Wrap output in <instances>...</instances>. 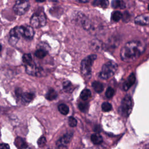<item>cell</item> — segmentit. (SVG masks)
I'll return each instance as SVG.
<instances>
[{
    "instance_id": "obj_32",
    "label": "cell",
    "mask_w": 149,
    "mask_h": 149,
    "mask_svg": "<svg viewBox=\"0 0 149 149\" xmlns=\"http://www.w3.org/2000/svg\"><path fill=\"white\" fill-rule=\"evenodd\" d=\"M19 38H17L15 36H10V38L9 40V43L12 45H15L18 41Z\"/></svg>"
},
{
    "instance_id": "obj_3",
    "label": "cell",
    "mask_w": 149,
    "mask_h": 149,
    "mask_svg": "<svg viewBox=\"0 0 149 149\" xmlns=\"http://www.w3.org/2000/svg\"><path fill=\"white\" fill-rule=\"evenodd\" d=\"M118 69V64L112 61H109L102 65L100 77L102 79H108L111 77Z\"/></svg>"
},
{
    "instance_id": "obj_9",
    "label": "cell",
    "mask_w": 149,
    "mask_h": 149,
    "mask_svg": "<svg viewBox=\"0 0 149 149\" xmlns=\"http://www.w3.org/2000/svg\"><path fill=\"white\" fill-rule=\"evenodd\" d=\"M135 81H136L135 74L133 73H131L123 84V90L125 91L128 90L134 84Z\"/></svg>"
},
{
    "instance_id": "obj_20",
    "label": "cell",
    "mask_w": 149,
    "mask_h": 149,
    "mask_svg": "<svg viewBox=\"0 0 149 149\" xmlns=\"http://www.w3.org/2000/svg\"><path fill=\"white\" fill-rule=\"evenodd\" d=\"M47 50L42 48H39L35 52V56L39 59H42L44 58L47 55Z\"/></svg>"
},
{
    "instance_id": "obj_26",
    "label": "cell",
    "mask_w": 149,
    "mask_h": 149,
    "mask_svg": "<svg viewBox=\"0 0 149 149\" xmlns=\"http://www.w3.org/2000/svg\"><path fill=\"white\" fill-rule=\"evenodd\" d=\"M89 104L87 102H80L79 104V109L83 112H86L88 109Z\"/></svg>"
},
{
    "instance_id": "obj_22",
    "label": "cell",
    "mask_w": 149,
    "mask_h": 149,
    "mask_svg": "<svg viewBox=\"0 0 149 149\" xmlns=\"http://www.w3.org/2000/svg\"><path fill=\"white\" fill-rule=\"evenodd\" d=\"M58 94L54 89H50L46 94V98L48 100L51 101L56 98Z\"/></svg>"
},
{
    "instance_id": "obj_12",
    "label": "cell",
    "mask_w": 149,
    "mask_h": 149,
    "mask_svg": "<svg viewBox=\"0 0 149 149\" xmlns=\"http://www.w3.org/2000/svg\"><path fill=\"white\" fill-rule=\"evenodd\" d=\"M91 48L94 51H100L102 49V42L98 40H94L91 42Z\"/></svg>"
},
{
    "instance_id": "obj_24",
    "label": "cell",
    "mask_w": 149,
    "mask_h": 149,
    "mask_svg": "<svg viewBox=\"0 0 149 149\" xmlns=\"http://www.w3.org/2000/svg\"><path fill=\"white\" fill-rule=\"evenodd\" d=\"M58 110L60 112V113H61L62 115H67L69 111V107L64 104H61L59 105Z\"/></svg>"
},
{
    "instance_id": "obj_1",
    "label": "cell",
    "mask_w": 149,
    "mask_h": 149,
    "mask_svg": "<svg viewBox=\"0 0 149 149\" xmlns=\"http://www.w3.org/2000/svg\"><path fill=\"white\" fill-rule=\"evenodd\" d=\"M145 45L140 41L133 40L127 42L122 48L120 55L122 60L130 62L136 60L144 51Z\"/></svg>"
},
{
    "instance_id": "obj_34",
    "label": "cell",
    "mask_w": 149,
    "mask_h": 149,
    "mask_svg": "<svg viewBox=\"0 0 149 149\" xmlns=\"http://www.w3.org/2000/svg\"><path fill=\"white\" fill-rule=\"evenodd\" d=\"M78 2H80V3H87V2H88V1H81V0H80V1H78Z\"/></svg>"
},
{
    "instance_id": "obj_4",
    "label": "cell",
    "mask_w": 149,
    "mask_h": 149,
    "mask_svg": "<svg viewBox=\"0 0 149 149\" xmlns=\"http://www.w3.org/2000/svg\"><path fill=\"white\" fill-rule=\"evenodd\" d=\"M96 55H90L84 58L81 62V72L85 77H90L91 73V68L94 61L96 59Z\"/></svg>"
},
{
    "instance_id": "obj_35",
    "label": "cell",
    "mask_w": 149,
    "mask_h": 149,
    "mask_svg": "<svg viewBox=\"0 0 149 149\" xmlns=\"http://www.w3.org/2000/svg\"><path fill=\"white\" fill-rule=\"evenodd\" d=\"M147 8H148V10H149V4L148 5V7H147Z\"/></svg>"
},
{
    "instance_id": "obj_5",
    "label": "cell",
    "mask_w": 149,
    "mask_h": 149,
    "mask_svg": "<svg viewBox=\"0 0 149 149\" xmlns=\"http://www.w3.org/2000/svg\"><path fill=\"white\" fill-rule=\"evenodd\" d=\"M132 108V99L130 95H127L122 100L120 105L119 108V112L122 116L124 117H127L131 113Z\"/></svg>"
},
{
    "instance_id": "obj_2",
    "label": "cell",
    "mask_w": 149,
    "mask_h": 149,
    "mask_svg": "<svg viewBox=\"0 0 149 149\" xmlns=\"http://www.w3.org/2000/svg\"><path fill=\"white\" fill-rule=\"evenodd\" d=\"M22 61L24 63L26 68L27 73L30 75L36 76L39 74L40 70L39 68L37 66L30 54H25L22 56Z\"/></svg>"
},
{
    "instance_id": "obj_23",
    "label": "cell",
    "mask_w": 149,
    "mask_h": 149,
    "mask_svg": "<svg viewBox=\"0 0 149 149\" xmlns=\"http://www.w3.org/2000/svg\"><path fill=\"white\" fill-rule=\"evenodd\" d=\"M123 17V14L118 10L114 11L112 13L111 15V19L114 22H118Z\"/></svg>"
},
{
    "instance_id": "obj_13",
    "label": "cell",
    "mask_w": 149,
    "mask_h": 149,
    "mask_svg": "<svg viewBox=\"0 0 149 149\" xmlns=\"http://www.w3.org/2000/svg\"><path fill=\"white\" fill-rule=\"evenodd\" d=\"M34 35V31L33 27L30 26H28L25 27V31L24 37L27 38L31 39Z\"/></svg>"
},
{
    "instance_id": "obj_8",
    "label": "cell",
    "mask_w": 149,
    "mask_h": 149,
    "mask_svg": "<svg viewBox=\"0 0 149 149\" xmlns=\"http://www.w3.org/2000/svg\"><path fill=\"white\" fill-rule=\"evenodd\" d=\"M25 27L24 26H17L12 29L10 31V36H15L19 38L21 37H24Z\"/></svg>"
},
{
    "instance_id": "obj_25",
    "label": "cell",
    "mask_w": 149,
    "mask_h": 149,
    "mask_svg": "<svg viewBox=\"0 0 149 149\" xmlns=\"http://www.w3.org/2000/svg\"><path fill=\"white\" fill-rule=\"evenodd\" d=\"M63 87L64 90L66 92H68V93H71L72 91V90H73L72 84L68 80H66V81L63 82Z\"/></svg>"
},
{
    "instance_id": "obj_30",
    "label": "cell",
    "mask_w": 149,
    "mask_h": 149,
    "mask_svg": "<svg viewBox=\"0 0 149 149\" xmlns=\"http://www.w3.org/2000/svg\"><path fill=\"white\" fill-rule=\"evenodd\" d=\"M68 123L70 127H75L77 125V122L76 119L74 117L70 116L68 119Z\"/></svg>"
},
{
    "instance_id": "obj_29",
    "label": "cell",
    "mask_w": 149,
    "mask_h": 149,
    "mask_svg": "<svg viewBox=\"0 0 149 149\" xmlns=\"http://www.w3.org/2000/svg\"><path fill=\"white\" fill-rule=\"evenodd\" d=\"M115 93V91L113 90V88H112L111 87H109L105 92V96L107 98H111Z\"/></svg>"
},
{
    "instance_id": "obj_14",
    "label": "cell",
    "mask_w": 149,
    "mask_h": 149,
    "mask_svg": "<svg viewBox=\"0 0 149 149\" xmlns=\"http://www.w3.org/2000/svg\"><path fill=\"white\" fill-rule=\"evenodd\" d=\"M22 100L26 102L29 103L34 98L35 95L32 93H24L21 95Z\"/></svg>"
},
{
    "instance_id": "obj_11",
    "label": "cell",
    "mask_w": 149,
    "mask_h": 149,
    "mask_svg": "<svg viewBox=\"0 0 149 149\" xmlns=\"http://www.w3.org/2000/svg\"><path fill=\"white\" fill-rule=\"evenodd\" d=\"M15 144L18 149H24L27 148V145L24 140L20 137H17V138H16L15 141Z\"/></svg>"
},
{
    "instance_id": "obj_7",
    "label": "cell",
    "mask_w": 149,
    "mask_h": 149,
    "mask_svg": "<svg viewBox=\"0 0 149 149\" xmlns=\"http://www.w3.org/2000/svg\"><path fill=\"white\" fill-rule=\"evenodd\" d=\"M73 137V133H67L61 137L57 141V146L58 149H67L66 144L69 143Z\"/></svg>"
},
{
    "instance_id": "obj_33",
    "label": "cell",
    "mask_w": 149,
    "mask_h": 149,
    "mask_svg": "<svg viewBox=\"0 0 149 149\" xmlns=\"http://www.w3.org/2000/svg\"><path fill=\"white\" fill-rule=\"evenodd\" d=\"M0 149H10V147L8 144L2 143L0 145Z\"/></svg>"
},
{
    "instance_id": "obj_6",
    "label": "cell",
    "mask_w": 149,
    "mask_h": 149,
    "mask_svg": "<svg viewBox=\"0 0 149 149\" xmlns=\"http://www.w3.org/2000/svg\"><path fill=\"white\" fill-rule=\"evenodd\" d=\"M29 8L30 3L28 1L18 0L16 1L13 9L16 15H22L29 10Z\"/></svg>"
},
{
    "instance_id": "obj_17",
    "label": "cell",
    "mask_w": 149,
    "mask_h": 149,
    "mask_svg": "<svg viewBox=\"0 0 149 149\" xmlns=\"http://www.w3.org/2000/svg\"><path fill=\"white\" fill-rule=\"evenodd\" d=\"M91 140L94 144H100L102 141V137L98 133H94L91 136Z\"/></svg>"
},
{
    "instance_id": "obj_19",
    "label": "cell",
    "mask_w": 149,
    "mask_h": 149,
    "mask_svg": "<svg viewBox=\"0 0 149 149\" xmlns=\"http://www.w3.org/2000/svg\"><path fill=\"white\" fill-rule=\"evenodd\" d=\"M108 3L109 2L107 0H95L93 1V5L102 8H106L108 6Z\"/></svg>"
},
{
    "instance_id": "obj_10",
    "label": "cell",
    "mask_w": 149,
    "mask_h": 149,
    "mask_svg": "<svg viewBox=\"0 0 149 149\" xmlns=\"http://www.w3.org/2000/svg\"><path fill=\"white\" fill-rule=\"evenodd\" d=\"M134 22L140 26L147 25L149 23V17L144 15H140L135 18Z\"/></svg>"
},
{
    "instance_id": "obj_16",
    "label": "cell",
    "mask_w": 149,
    "mask_h": 149,
    "mask_svg": "<svg viewBox=\"0 0 149 149\" xmlns=\"http://www.w3.org/2000/svg\"><path fill=\"white\" fill-rule=\"evenodd\" d=\"M111 6L113 8H115V9H117V8L124 9L126 7V4L125 2L123 1L115 0L112 1Z\"/></svg>"
},
{
    "instance_id": "obj_21",
    "label": "cell",
    "mask_w": 149,
    "mask_h": 149,
    "mask_svg": "<svg viewBox=\"0 0 149 149\" xmlns=\"http://www.w3.org/2000/svg\"><path fill=\"white\" fill-rule=\"evenodd\" d=\"M91 96V91L89 89L86 88L84 89L80 93V98L81 100H84V101H86L87 100H88L90 97Z\"/></svg>"
},
{
    "instance_id": "obj_31",
    "label": "cell",
    "mask_w": 149,
    "mask_h": 149,
    "mask_svg": "<svg viewBox=\"0 0 149 149\" xmlns=\"http://www.w3.org/2000/svg\"><path fill=\"white\" fill-rule=\"evenodd\" d=\"M46 139L45 137L44 136H41L38 140V141H37V144H38V146L40 147H43L45 144H46Z\"/></svg>"
},
{
    "instance_id": "obj_28",
    "label": "cell",
    "mask_w": 149,
    "mask_h": 149,
    "mask_svg": "<svg viewBox=\"0 0 149 149\" xmlns=\"http://www.w3.org/2000/svg\"><path fill=\"white\" fill-rule=\"evenodd\" d=\"M40 22V24L41 26H44L45 25L46 23H47V19L45 16V14L43 12H41V13H40L39 15H38Z\"/></svg>"
},
{
    "instance_id": "obj_18",
    "label": "cell",
    "mask_w": 149,
    "mask_h": 149,
    "mask_svg": "<svg viewBox=\"0 0 149 149\" xmlns=\"http://www.w3.org/2000/svg\"><path fill=\"white\" fill-rule=\"evenodd\" d=\"M30 23L32 26L33 27H35V28H38L39 27H41V24H40V22L38 18V16L37 15H34L31 19H30Z\"/></svg>"
},
{
    "instance_id": "obj_15",
    "label": "cell",
    "mask_w": 149,
    "mask_h": 149,
    "mask_svg": "<svg viewBox=\"0 0 149 149\" xmlns=\"http://www.w3.org/2000/svg\"><path fill=\"white\" fill-rule=\"evenodd\" d=\"M92 87L97 93H101L104 90L103 84L98 81H94L92 83Z\"/></svg>"
},
{
    "instance_id": "obj_27",
    "label": "cell",
    "mask_w": 149,
    "mask_h": 149,
    "mask_svg": "<svg viewBox=\"0 0 149 149\" xmlns=\"http://www.w3.org/2000/svg\"><path fill=\"white\" fill-rule=\"evenodd\" d=\"M101 108L102 110L104 112H108L110 111L112 109V105L110 103L105 102L102 104L101 105Z\"/></svg>"
}]
</instances>
